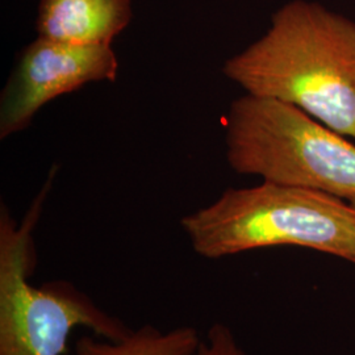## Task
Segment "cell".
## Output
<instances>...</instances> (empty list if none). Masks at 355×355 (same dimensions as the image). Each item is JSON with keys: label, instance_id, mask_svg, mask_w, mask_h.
<instances>
[{"label": "cell", "instance_id": "277c9868", "mask_svg": "<svg viewBox=\"0 0 355 355\" xmlns=\"http://www.w3.org/2000/svg\"><path fill=\"white\" fill-rule=\"evenodd\" d=\"M230 168L263 182L355 200V145L303 110L245 94L225 119Z\"/></svg>", "mask_w": 355, "mask_h": 355}, {"label": "cell", "instance_id": "3957f363", "mask_svg": "<svg viewBox=\"0 0 355 355\" xmlns=\"http://www.w3.org/2000/svg\"><path fill=\"white\" fill-rule=\"evenodd\" d=\"M57 173L54 165L20 224L7 205L0 208V355H64L79 327L108 341L132 331L70 282L29 283L36 266L33 230Z\"/></svg>", "mask_w": 355, "mask_h": 355}, {"label": "cell", "instance_id": "9c48e42d", "mask_svg": "<svg viewBox=\"0 0 355 355\" xmlns=\"http://www.w3.org/2000/svg\"><path fill=\"white\" fill-rule=\"evenodd\" d=\"M352 203L354 204V205H355V200H353V202H352Z\"/></svg>", "mask_w": 355, "mask_h": 355}, {"label": "cell", "instance_id": "8992f818", "mask_svg": "<svg viewBox=\"0 0 355 355\" xmlns=\"http://www.w3.org/2000/svg\"><path fill=\"white\" fill-rule=\"evenodd\" d=\"M132 17V0H40L36 32L73 45H112Z\"/></svg>", "mask_w": 355, "mask_h": 355}, {"label": "cell", "instance_id": "52a82bcc", "mask_svg": "<svg viewBox=\"0 0 355 355\" xmlns=\"http://www.w3.org/2000/svg\"><path fill=\"white\" fill-rule=\"evenodd\" d=\"M202 343L192 327L162 330L144 325L121 341L96 340L83 336L76 343V355H193Z\"/></svg>", "mask_w": 355, "mask_h": 355}, {"label": "cell", "instance_id": "6da1fadb", "mask_svg": "<svg viewBox=\"0 0 355 355\" xmlns=\"http://www.w3.org/2000/svg\"><path fill=\"white\" fill-rule=\"evenodd\" d=\"M224 76L245 94L288 103L355 140V21L311 0H291Z\"/></svg>", "mask_w": 355, "mask_h": 355}, {"label": "cell", "instance_id": "ba28073f", "mask_svg": "<svg viewBox=\"0 0 355 355\" xmlns=\"http://www.w3.org/2000/svg\"><path fill=\"white\" fill-rule=\"evenodd\" d=\"M193 355H246L237 343L232 330L224 324H214L208 330L207 341L200 343Z\"/></svg>", "mask_w": 355, "mask_h": 355}, {"label": "cell", "instance_id": "7a4b0ae2", "mask_svg": "<svg viewBox=\"0 0 355 355\" xmlns=\"http://www.w3.org/2000/svg\"><path fill=\"white\" fill-rule=\"evenodd\" d=\"M180 225L193 252L208 259L297 246L355 263V205L320 191L272 182L228 189Z\"/></svg>", "mask_w": 355, "mask_h": 355}, {"label": "cell", "instance_id": "5b68a950", "mask_svg": "<svg viewBox=\"0 0 355 355\" xmlns=\"http://www.w3.org/2000/svg\"><path fill=\"white\" fill-rule=\"evenodd\" d=\"M112 45H73L38 37L20 51L0 99V139L29 127L51 101L98 82H114Z\"/></svg>", "mask_w": 355, "mask_h": 355}]
</instances>
